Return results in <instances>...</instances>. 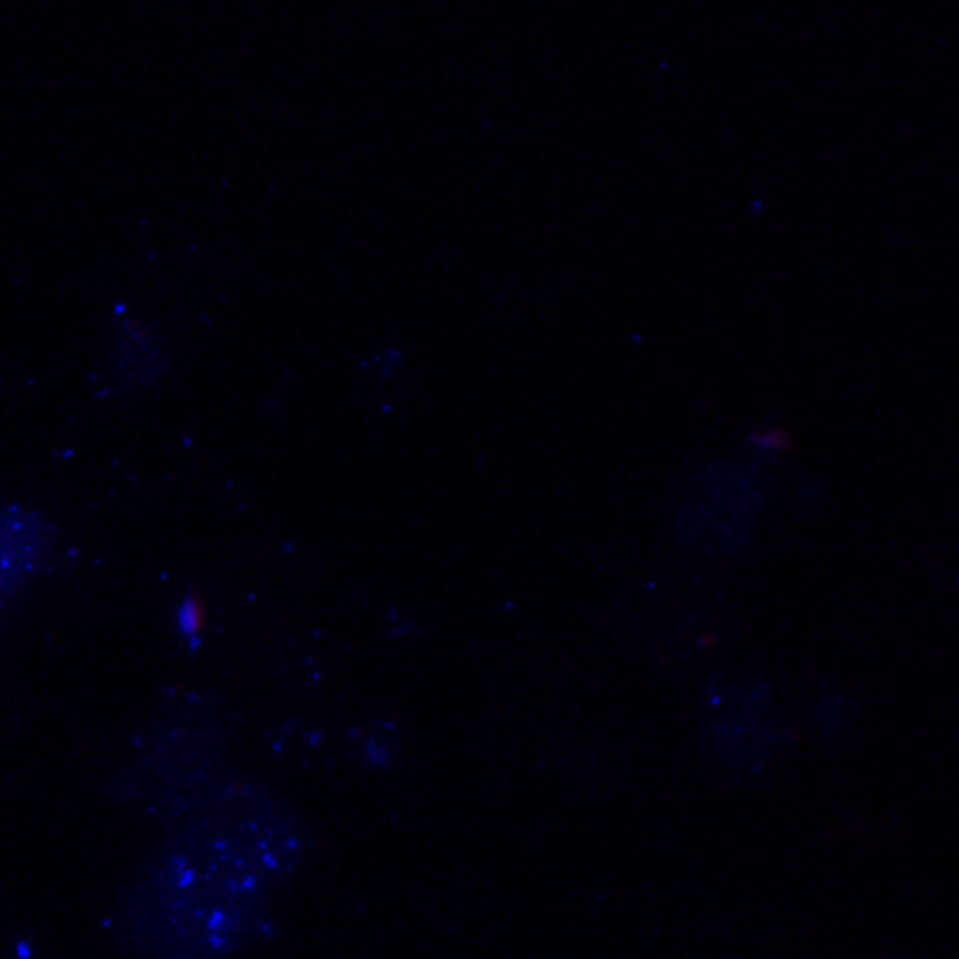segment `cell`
<instances>
[{"label":"cell","instance_id":"6da1fadb","mask_svg":"<svg viewBox=\"0 0 959 959\" xmlns=\"http://www.w3.org/2000/svg\"><path fill=\"white\" fill-rule=\"evenodd\" d=\"M754 443L760 448H770V451H786L789 448V435H786V429L770 427L754 437Z\"/></svg>","mask_w":959,"mask_h":959}]
</instances>
